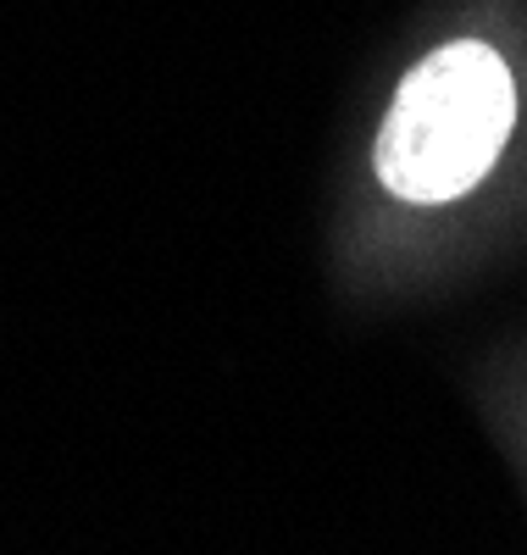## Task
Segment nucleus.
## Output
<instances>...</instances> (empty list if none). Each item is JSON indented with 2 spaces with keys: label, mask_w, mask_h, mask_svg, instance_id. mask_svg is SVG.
Wrapping results in <instances>:
<instances>
[{
  "label": "nucleus",
  "mask_w": 527,
  "mask_h": 555,
  "mask_svg": "<svg viewBox=\"0 0 527 555\" xmlns=\"http://www.w3.org/2000/svg\"><path fill=\"white\" fill-rule=\"evenodd\" d=\"M527 217V0H461L395 67L345 178L333 267L383 295Z\"/></svg>",
  "instance_id": "f257e3e1"
}]
</instances>
